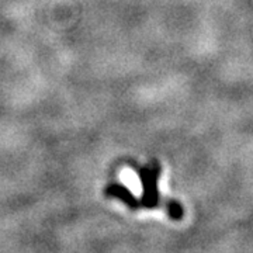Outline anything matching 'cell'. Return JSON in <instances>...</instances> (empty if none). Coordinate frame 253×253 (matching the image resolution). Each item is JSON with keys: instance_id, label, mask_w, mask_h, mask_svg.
I'll use <instances>...</instances> for the list:
<instances>
[{"instance_id": "1", "label": "cell", "mask_w": 253, "mask_h": 253, "mask_svg": "<svg viewBox=\"0 0 253 253\" xmlns=\"http://www.w3.org/2000/svg\"><path fill=\"white\" fill-rule=\"evenodd\" d=\"M161 172L159 166L154 165L149 168H145L141 172V177L144 179L145 186V204L148 207H156L158 206V190H156V179Z\"/></svg>"}]
</instances>
